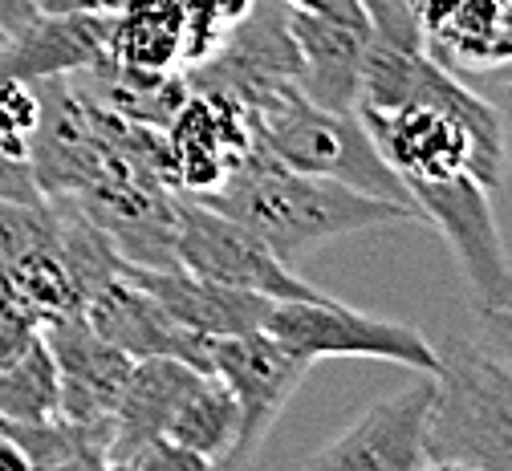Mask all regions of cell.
Here are the masks:
<instances>
[{"label":"cell","mask_w":512,"mask_h":471,"mask_svg":"<svg viewBox=\"0 0 512 471\" xmlns=\"http://www.w3.org/2000/svg\"><path fill=\"white\" fill-rule=\"evenodd\" d=\"M208 208L240 220L248 232L261 236L289 268L301 264L313 248H322L338 236L370 232L382 224H427L423 212L358 191L350 183L309 175L277 163L269 151L248 147L244 159L224 175L220 187L196 195Z\"/></svg>","instance_id":"cell-1"},{"label":"cell","mask_w":512,"mask_h":471,"mask_svg":"<svg viewBox=\"0 0 512 471\" xmlns=\"http://www.w3.org/2000/svg\"><path fill=\"white\" fill-rule=\"evenodd\" d=\"M427 459L447 471H512V362L484 342L439 350Z\"/></svg>","instance_id":"cell-2"},{"label":"cell","mask_w":512,"mask_h":471,"mask_svg":"<svg viewBox=\"0 0 512 471\" xmlns=\"http://www.w3.org/2000/svg\"><path fill=\"white\" fill-rule=\"evenodd\" d=\"M252 143L269 151L277 163L309 175H326L350 183L358 191L395 199L415 208L411 191L391 171V163L378 155L370 130L362 126L358 110H330L301 94V86H285L244 110ZM419 212V208H415Z\"/></svg>","instance_id":"cell-3"},{"label":"cell","mask_w":512,"mask_h":471,"mask_svg":"<svg viewBox=\"0 0 512 471\" xmlns=\"http://www.w3.org/2000/svg\"><path fill=\"white\" fill-rule=\"evenodd\" d=\"M378 155L391 163L403 187L476 175L488 191L508 175V130L504 118H464L435 106H378L358 110Z\"/></svg>","instance_id":"cell-4"},{"label":"cell","mask_w":512,"mask_h":471,"mask_svg":"<svg viewBox=\"0 0 512 471\" xmlns=\"http://www.w3.org/2000/svg\"><path fill=\"white\" fill-rule=\"evenodd\" d=\"M265 329L281 338L289 350L317 358H378L395 362L415 374H435L439 346L423 329L391 317H374L362 309H350L334 297H305V301H277Z\"/></svg>","instance_id":"cell-5"},{"label":"cell","mask_w":512,"mask_h":471,"mask_svg":"<svg viewBox=\"0 0 512 471\" xmlns=\"http://www.w3.org/2000/svg\"><path fill=\"white\" fill-rule=\"evenodd\" d=\"M175 260L196 277L261 293L269 301L322 297V289L301 281L261 236L248 232L240 220L208 208L196 195H183L175 208Z\"/></svg>","instance_id":"cell-6"},{"label":"cell","mask_w":512,"mask_h":471,"mask_svg":"<svg viewBox=\"0 0 512 471\" xmlns=\"http://www.w3.org/2000/svg\"><path fill=\"white\" fill-rule=\"evenodd\" d=\"M423 220L452 248L480 313L512 301V260L492 212V191L476 175L407 187Z\"/></svg>","instance_id":"cell-7"},{"label":"cell","mask_w":512,"mask_h":471,"mask_svg":"<svg viewBox=\"0 0 512 471\" xmlns=\"http://www.w3.org/2000/svg\"><path fill=\"white\" fill-rule=\"evenodd\" d=\"M309 358L289 350L269 329H248L232 338H208V366L204 374H216L240 407V435L232 447V463H244L261 447L289 407V398L309 374Z\"/></svg>","instance_id":"cell-8"},{"label":"cell","mask_w":512,"mask_h":471,"mask_svg":"<svg viewBox=\"0 0 512 471\" xmlns=\"http://www.w3.org/2000/svg\"><path fill=\"white\" fill-rule=\"evenodd\" d=\"M435 378L423 374L403 390L366 407L338 439L313 451L305 463L326 471H427V415Z\"/></svg>","instance_id":"cell-9"},{"label":"cell","mask_w":512,"mask_h":471,"mask_svg":"<svg viewBox=\"0 0 512 471\" xmlns=\"http://www.w3.org/2000/svg\"><path fill=\"white\" fill-rule=\"evenodd\" d=\"M57 366V415L78 423H114L118 394L135 358L90 329L86 313H66L41 325Z\"/></svg>","instance_id":"cell-10"},{"label":"cell","mask_w":512,"mask_h":471,"mask_svg":"<svg viewBox=\"0 0 512 471\" xmlns=\"http://www.w3.org/2000/svg\"><path fill=\"white\" fill-rule=\"evenodd\" d=\"M163 139L171 151L175 187H183V195H204L220 187L224 175L252 147L244 106L212 90H187L183 106L163 130Z\"/></svg>","instance_id":"cell-11"},{"label":"cell","mask_w":512,"mask_h":471,"mask_svg":"<svg viewBox=\"0 0 512 471\" xmlns=\"http://www.w3.org/2000/svg\"><path fill=\"white\" fill-rule=\"evenodd\" d=\"M82 313L98 338H106L131 358H183L196 370L208 366V338L183 329L159 305V297H151L135 277H126V264L118 277H110L86 297Z\"/></svg>","instance_id":"cell-12"},{"label":"cell","mask_w":512,"mask_h":471,"mask_svg":"<svg viewBox=\"0 0 512 471\" xmlns=\"http://www.w3.org/2000/svg\"><path fill=\"white\" fill-rule=\"evenodd\" d=\"M427 53L460 78H492L512 61V0H411Z\"/></svg>","instance_id":"cell-13"},{"label":"cell","mask_w":512,"mask_h":471,"mask_svg":"<svg viewBox=\"0 0 512 471\" xmlns=\"http://www.w3.org/2000/svg\"><path fill=\"white\" fill-rule=\"evenodd\" d=\"M289 33L301 57V94L330 110H354L362 57L370 45V17L366 9L350 13H305L289 9Z\"/></svg>","instance_id":"cell-14"},{"label":"cell","mask_w":512,"mask_h":471,"mask_svg":"<svg viewBox=\"0 0 512 471\" xmlns=\"http://www.w3.org/2000/svg\"><path fill=\"white\" fill-rule=\"evenodd\" d=\"M126 277H135L151 297H159V305L191 333L200 338H232V333H248V329H265L269 313L277 301L248 293V289H232L208 277H196L187 268H139L126 264Z\"/></svg>","instance_id":"cell-15"},{"label":"cell","mask_w":512,"mask_h":471,"mask_svg":"<svg viewBox=\"0 0 512 471\" xmlns=\"http://www.w3.org/2000/svg\"><path fill=\"white\" fill-rule=\"evenodd\" d=\"M110 53V13H61L25 29L13 41H0V78L41 82L70 78Z\"/></svg>","instance_id":"cell-16"},{"label":"cell","mask_w":512,"mask_h":471,"mask_svg":"<svg viewBox=\"0 0 512 471\" xmlns=\"http://www.w3.org/2000/svg\"><path fill=\"white\" fill-rule=\"evenodd\" d=\"M204 370L183 358H135L126 386L114 407V439H110V467H118L135 447L167 435V423L183 394L196 386Z\"/></svg>","instance_id":"cell-17"},{"label":"cell","mask_w":512,"mask_h":471,"mask_svg":"<svg viewBox=\"0 0 512 471\" xmlns=\"http://www.w3.org/2000/svg\"><path fill=\"white\" fill-rule=\"evenodd\" d=\"M187 41L183 0H122L110 13V57L139 70H179Z\"/></svg>","instance_id":"cell-18"},{"label":"cell","mask_w":512,"mask_h":471,"mask_svg":"<svg viewBox=\"0 0 512 471\" xmlns=\"http://www.w3.org/2000/svg\"><path fill=\"white\" fill-rule=\"evenodd\" d=\"M236 435H240V407H236L232 390L216 374H200L196 386H191L175 407V415L167 423V439L204 455L212 467H228Z\"/></svg>","instance_id":"cell-19"},{"label":"cell","mask_w":512,"mask_h":471,"mask_svg":"<svg viewBox=\"0 0 512 471\" xmlns=\"http://www.w3.org/2000/svg\"><path fill=\"white\" fill-rule=\"evenodd\" d=\"M57 415V366L37 338L17 362L0 366V419H49Z\"/></svg>","instance_id":"cell-20"},{"label":"cell","mask_w":512,"mask_h":471,"mask_svg":"<svg viewBox=\"0 0 512 471\" xmlns=\"http://www.w3.org/2000/svg\"><path fill=\"white\" fill-rule=\"evenodd\" d=\"M118 467H126V471H212V463H208L204 455L187 451L183 443H175V439H167V435H159V439L135 447Z\"/></svg>","instance_id":"cell-21"},{"label":"cell","mask_w":512,"mask_h":471,"mask_svg":"<svg viewBox=\"0 0 512 471\" xmlns=\"http://www.w3.org/2000/svg\"><path fill=\"white\" fill-rule=\"evenodd\" d=\"M37 338H41V321H33V317L21 313V309L0 313V366L17 362Z\"/></svg>","instance_id":"cell-22"},{"label":"cell","mask_w":512,"mask_h":471,"mask_svg":"<svg viewBox=\"0 0 512 471\" xmlns=\"http://www.w3.org/2000/svg\"><path fill=\"white\" fill-rule=\"evenodd\" d=\"M480 342L512 362V301L500 305V309L480 313Z\"/></svg>","instance_id":"cell-23"},{"label":"cell","mask_w":512,"mask_h":471,"mask_svg":"<svg viewBox=\"0 0 512 471\" xmlns=\"http://www.w3.org/2000/svg\"><path fill=\"white\" fill-rule=\"evenodd\" d=\"M37 21H41V9L33 5V0H0V33H5V41L21 37Z\"/></svg>","instance_id":"cell-24"},{"label":"cell","mask_w":512,"mask_h":471,"mask_svg":"<svg viewBox=\"0 0 512 471\" xmlns=\"http://www.w3.org/2000/svg\"><path fill=\"white\" fill-rule=\"evenodd\" d=\"M289 9H305V13H350L362 0H281Z\"/></svg>","instance_id":"cell-25"},{"label":"cell","mask_w":512,"mask_h":471,"mask_svg":"<svg viewBox=\"0 0 512 471\" xmlns=\"http://www.w3.org/2000/svg\"><path fill=\"white\" fill-rule=\"evenodd\" d=\"M0 471H29V463H25V455L17 451V443L0 431Z\"/></svg>","instance_id":"cell-26"},{"label":"cell","mask_w":512,"mask_h":471,"mask_svg":"<svg viewBox=\"0 0 512 471\" xmlns=\"http://www.w3.org/2000/svg\"><path fill=\"white\" fill-rule=\"evenodd\" d=\"M492 78H496L500 86H512V61H508V65H500V70H496Z\"/></svg>","instance_id":"cell-27"},{"label":"cell","mask_w":512,"mask_h":471,"mask_svg":"<svg viewBox=\"0 0 512 471\" xmlns=\"http://www.w3.org/2000/svg\"><path fill=\"white\" fill-rule=\"evenodd\" d=\"M504 98H508V106H512V86H504Z\"/></svg>","instance_id":"cell-28"},{"label":"cell","mask_w":512,"mask_h":471,"mask_svg":"<svg viewBox=\"0 0 512 471\" xmlns=\"http://www.w3.org/2000/svg\"><path fill=\"white\" fill-rule=\"evenodd\" d=\"M0 41H5V33H0Z\"/></svg>","instance_id":"cell-29"}]
</instances>
